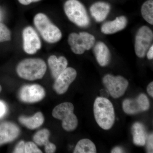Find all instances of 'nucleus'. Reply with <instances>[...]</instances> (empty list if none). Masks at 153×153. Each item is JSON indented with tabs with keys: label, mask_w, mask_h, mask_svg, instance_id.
Masks as SVG:
<instances>
[{
	"label": "nucleus",
	"mask_w": 153,
	"mask_h": 153,
	"mask_svg": "<svg viewBox=\"0 0 153 153\" xmlns=\"http://www.w3.org/2000/svg\"><path fill=\"white\" fill-rule=\"evenodd\" d=\"M124 151L122 148L119 147H116L114 148L111 150V153H123Z\"/></svg>",
	"instance_id": "nucleus-31"
},
{
	"label": "nucleus",
	"mask_w": 153,
	"mask_h": 153,
	"mask_svg": "<svg viewBox=\"0 0 153 153\" xmlns=\"http://www.w3.org/2000/svg\"><path fill=\"white\" fill-rule=\"evenodd\" d=\"M142 16L146 22L153 25V1L147 0L143 4L141 9Z\"/></svg>",
	"instance_id": "nucleus-22"
},
{
	"label": "nucleus",
	"mask_w": 153,
	"mask_h": 153,
	"mask_svg": "<svg viewBox=\"0 0 153 153\" xmlns=\"http://www.w3.org/2000/svg\"><path fill=\"white\" fill-rule=\"evenodd\" d=\"M128 20L124 16L117 17L113 21L105 22L101 27L102 33L106 35H111L120 32L126 27Z\"/></svg>",
	"instance_id": "nucleus-14"
},
{
	"label": "nucleus",
	"mask_w": 153,
	"mask_h": 153,
	"mask_svg": "<svg viewBox=\"0 0 153 153\" xmlns=\"http://www.w3.org/2000/svg\"><path fill=\"white\" fill-rule=\"evenodd\" d=\"M93 109L96 121L99 126L105 130L111 128L115 121L114 108L111 102L105 97H97Z\"/></svg>",
	"instance_id": "nucleus-1"
},
{
	"label": "nucleus",
	"mask_w": 153,
	"mask_h": 153,
	"mask_svg": "<svg viewBox=\"0 0 153 153\" xmlns=\"http://www.w3.org/2000/svg\"><path fill=\"white\" fill-rule=\"evenodd\" d=\"M147 141V151L148 153H153V135L152 134L149 136Z\"/></svg>",
	"instance_id": "nucleus-26"
},
{
	"label": "nucleus",
	"mask_w": 153,
	"mask_h": 153,
	"mask_svg": "<svg viewBox=\"0 0 153 153\" xmlns=\"http://www.w3.org/2000/svg\"><path fill=\"white\" fill-rule=\"evenodd\" d=\"M153 33L148 26H143L137 32L135 39L134 49L138 57H144L148 49L152 45Z\"/></svg>",
	"instance_id": "nucleus-8"
},
{
	"label": "nucleus",
	"mask_w": 153,
	"mask_h": 153,
	"mask_svg": "<svg viewBox=\"0 0 153 153\" xmlns=\"http://www.w3.org/2000/svg\"><path fill=\"white\" fill-rule=\"evenodd\" d=\"M50 132L47 129L44 128L37 132L33 136V140L36 144L45 147V152L47 153H55L56 146L49 141Z\"/></svg>",
	"instance_id": "nucleus-15"
},
{
	"label": "nucleus",
	"mask_w": 153,
	"mask_h": 153,
	"mask_svg": "<svg viewBox=\"0 0 153 153\" xmlns=\"http://www.w3.org/2000/svg\"><path fill=\"white\" fill-rule=\"evenodd\" d=\"M20 133V128L16 124L9 122L0 124V146L13 142Z\"/></svg>",
	"instance_id": "nucleus-13"
},
{
	"label": "nucleus",
	"mask_w": 153,
	"mask_h": 153,
	"mask_svg": "<svg viewBox=\"0 0 153 153\" xmlns=\"http://www.w3.org/2000/svg\"><path fill=\"white\" fill-rule=\"evenodd\" d=\"M68 42L73 53L82 55L94 47L95 38L92 34L87 32H80L79 34L73 33L68 36Z\"/></svg>",
	"instance_id": "nucleus-6"
},
{
	"label": "nucleus",
	"mask_w": 153,
	"mask_h": 153,
	"mask_svg": "<svg viewBox=\"0 0 153 153\" xmlns=\"http://www.w3.org/2000/svg\"><path fill=\"white\" fill-rule=\"evenodd\" d=\"M10 31L5 25L0 23V43L11 40Z\"/></svg>",
	"instance_id": "nucleus-23"
},
{
	"label": "nucleus",
	"mask_w": 153,
	"mask_h": 153,
	"mask_svg": "<svg viewBox=\"0 0 153 153\" xmlns=\"http://www.w3.org/2000/svg\"><path fill=\"white\" fill-rule=\"evenodd\" d=\"M47 69V65L44 60L39 58H28L19 63L16 71L21 78L35 80L43 78Z\"/></svg>",
	"instance_id": "nucleus-2"
},
{
	"label": "nucleus",
	"mask_w": 153,
	"mask_h": 153,
	"mask_svg": "<svg viewBox=\"0 0 153 153\" xmlns=\"http://www.w3.org/2000/svg\"><path fill=\"white\" fill-rule=\"evenodd\" d=\"M147 57L149 60H152L153 58V46L151 45L146 52Z\"/></svg>",
	"instance_id": "nucleus-28"
},
{
	"label": "nucleus",
	"mask_w": 153,
	"mask_h": 153,
	"mask_svg": "<svg viewBox=\"0 0 153 153\" xmlns=\"http://www.w3.org/2000/svg\"><path fill=\"white\" fill-rule=\"evenodd\" d=\"M48 63L52 76L55 79L66 69L68 65V61L63 56L57 58L55 55H51L48 58Z\"/></svg>",
	"instance_id": "nucleus-18"
},
{
	"label": "nucleus",
	"mask_w": 153,
	"mask_h": 153,
	"mask_svg": "<svg viewBox=\"0 0 153 153\" xmlns=\"http://www.w3.org/2000/svg\"><path fill=\"white\" fill-rule=\"evenodd\" d=\"M74 153H96V147L95 144L90 140L83 139L76 144L73 152Z\"/></svg>",
	"instance_id": "nucleus-21"
},
{
	"label": "nucleus",
	"mask_w": 153,
	"mask_h": 153,
	"mask_svg": "<svg viewBox=\"0 0 153 153\" xmlns=\"http://www.w3.org/2000/svg\"><path fill=\"white\" fill-rule=\"evenodd\" d=\"M19 97L23 102L33 103L42 100L46 96L44 88L38 84L26 85L21 88Z\"/></svg>",
	"instance_id": "nucleus-9"
},
{
	"label": "nucleus",
	"mask_w": 153,
	"mask_h": 153,
	"mask_svg": "<svg viewBox=\"0 0 153 153\" xmlns=\"http://www.w3.org/2000/svg\"><path fill=\"white\" fill-rule=\"evenodd\" d=\"M147 91L149 95L153 97V82H151L147 88Z\"/></svg>",
	"instance_id": "nucleus-29"
},
{
	"label": "nucleus",
	"mask_w": 153,
	"mask_h": 153,
	"mask_svg": "<svg viewBox=\"0 0 153 153\" xmlns=\"http://www.w3.org/2000/svg\"><path fill=\"white\" fill-rule=\"evenodd\" d=\"M6 111V107L2 102L0 101V118L4 114Z\"/></svg>",
	"instance_id": "nucleus-30"
},
{
	"label": "nucleus",
	"mask_w": 153,
	"mask_h": 153,
	"mask_svg": "<svg viewBox=\"0 0 153 153\" xmlns=\"http://www.w3.org/2000/svg\"><path fill=\"white\" fill-rule=\"evenodd\" d=\"M19 3L24 5H27L32 3L37 2L41 0H18Z\"/></svg>",
	"instance_id": "nucleus-27"
},
{
	"label": "nucleus",
	"mask_w": 153,
	"mask_h": 153,
	"mask_svg": "<svg viewBox=\"0 0 153 153\" xmlns=\"http://www.w3.org/2000/svg\"><path fill=\"white\" fill-rule=\"evenodd\" d=\"M23 48L27 54H34L41 49V40L36 31L32 27H26L22 33Z\"/></svg>",
	"instance_id": "nucleus-11"
},
{
	"label": "nucleus",
	"mask_w": 153,
	"mask_h": 153,
	"mask_svg": "<svg viewBox=\"0 0 153 153\" xmlns=\"http://www.w3.org/2000/svg\"><path fill=\"white\" fill-rule=\"evenodd\" d=\"M34 23L42 38L48 43H57L62 38L60 29L53 25L45 14H37L34 17Z\"/></svg>",
	"instance_id": "nucleus-3"
},
{
	"label": "nucleus",
	"mask_w": 153,
	"mask_h": 153,
	"mask_svg": "<svg viewBox=\"0 0 153 153\" xmlns=\"http://www.w3.org/2000/svg\"><path fill=\"white\" fill-rule=\"evenodd\" d=\"M64 10L68 19L76 26L82 28L89 26L90 20L86 9L78 0H67Z\"/></svg>",
	"instance_id": "nucleus-4"
},
{
	"label": "nucleus",
	"mask_w": 153,
	"mask_h": 153,
	"mask_svg": "<svg viewBox=\"0 0 153 153\" xmlns=\"http://www.w3.org/2000/svg\"><path fill=\"white\" fill-rule=\"evenodd\" d=\"M44 117L42 112H38L30 117L22 116L19 118V122L26 127L31 130L38 128L43 125Z\"/></svg>",
	"instance_id": "nucleus-19"
},
{
	"label": "nucleus",
	"mask_w": 153,
	"mask_h": 153,
	"mask_svg": "<svg viewBox=\"0 0 153 153\" xmlns=\"http://www.w3.org/2000/svg\"><path fill=\"white\" fill-rule=\"evenodd\" d=\"M2 90V87L1 86V85H0V93H1V91Z\"/></svg>",
	"instance_id": "nucleus-32"
},
{
	"label": "nucleus",
	"mask_w": 153,
	"mask_h": 153,
	"mask_svg": "<svg viewBox=\"0 0 153 153\" xmlns=\"http://www.w3.org/2000/svg\"><path fill=\"white\" fill-rule=\"evenodd\" d=\"M110 10V5L103 1L96 2L91 5L90 7L91 16L98 22L104 21L108 16Z\"/></svg>",
	"instance_id": "nucleus-17"
},
{
	"label": "nucleus",
	"mask_w": 153,
	"mask_h": 153,
	"mask_svg": "<svg viewBox=\"0 0 153 153\" xmlns=\"http://www.w3.org/2000/svg\"><path fill=\"white\" fill-rule=\"evenodd\" d=\"M77 72L71 67L66 68L57 78L53 85L55 92L59 94H63L68 90L71 83L75 80Z\"/></svg>",
	"instance_id": "nucleus-12"
},
{
	"label": "nucleus",
	"mask_w": 153,
	"mask_h": 153,
	"mask_svg": "<svg viewBox=\"0 0 153 153\" xmlns=\"http://www.w3.org/2000/svg\"><path fill=\"white\" fill-rule=\"evenodd\" d=\"M131 131L134 143L138 146H144L146 143L147 135L143 125L135 123L132 126Z\"/></svg>",
	"instance_id": "nucleus-20"
},
{
	"label": "nucleus",
	"mask_w": 153,
	"mask_h": 153,
	"mask_svg": "<svg viewBox=\"0 0 153 153\" xmlns=\"http://www.w3.org/2000/svg\"><path fill=\"white\" fill-rule=\"evenodd\" d=\"M25 153H41L42 151L37 146L35 143L33 142H27L25 143Z\"/></svg>",
	"instance_id": "nucleus-24"
},
{
	"label": "nucleus",
	"mask_w": 153,
	"mask_h": 153,
	"mask_svg": "<svg viewBox=\"0 0 153 153\" xmlns=\"http://www.w3.org/2000/svg\"><path fill=\"white\" fill-rule=\"evenodd\" d=\"M25 143L24 141H21L17 145L14 149L13 153H25Z\"/></svg>",
	"instance_id": "nucleus-25"
},
{
	"label": "nucleus",
	"mask_w": 153,
	"mask_h": 153,
	"mask_svg": "<svg viewBox=\"0 0 153 153\" xmlns=\"http://www.w3.org/2000/svg\"><path fill=\"white\" fill-rule=\"evenodd\" d=\"M102 82L110 94L114 98L123 95L128 86L127 79L122 76L107 74L102 78Z\"/></svg>",
	"instance_id": "nucleus-7"
},
{
	"label": "nucleus",
	"mask_w": 153,
	"mask_h": 153,
	"mask_svg": "<svg viewBox=\"0 0 153 153\" xmlns=\"http://www.w3.org/2000/svg\"><path fill=\"white\" fill-rule=\"evenodd\" d=\"M72 103L64 102L55 106L52 111V116L62 120L63 128L67 131H73L78 126V120L74 113Z\"/></svg>",
	"instance_id": "nucleus-5"
},
{
	"label": "nucleus",
	"mask_w": 153,
	"mask_h": 153,
	"mask_svg": "<svg viewBox=\"0 0 153 153\" xmlns=\"http://www.w3.org/2000/svg\"><path fill=\"white\" fill-rule=\"evenodd\" d=\"M150 102L147 96L141 94L136 99H127L123 102V108L127 114H135L146 111L149 108Z\"/></svg>",
	"instance_id": "nucleus-10"
},
{
	"label": "nucleus",
	"mask_w": 153,
	"mask_h": 153,
	"mask_svg": "<svg viewBox=\"0 0 153 153\" xmlns=\"http://www.w3.org/2000/svg\"><path fill=\"white\" fill-rule=\"evenodd\" d=\"M93 52L97 61L100 66L104 67L109 64L111 60L110 52L105 43L99 41L94 44Z\"/></svg>",
	"instance_id": "nucleus-16"
}]
</instances>
